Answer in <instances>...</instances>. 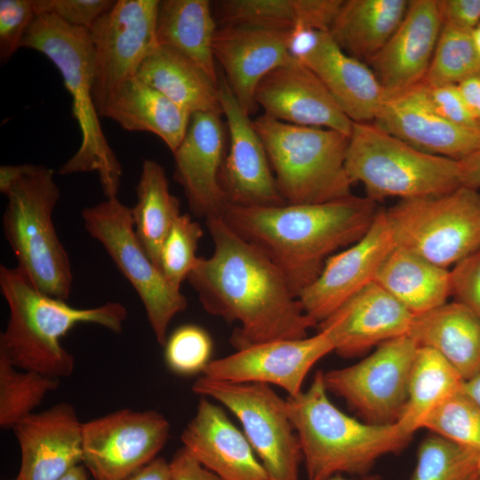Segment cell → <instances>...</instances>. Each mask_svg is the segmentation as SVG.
<instances>
[{"label": "cell", "instance_id": "6da1fadb", "mask_svg": "<svg viewBox=\"0 0 480 480\" xmlns=\"http://www.w3.org/2000/svg\"><path fill=\"white\" fill-rule=\"evenodd\" d=\"M205 222L213 252L208 258H197L187 280L206 312L239 324L231 344L240 349L308 337V331L317 324L305 313L271 260L236 233L222 217Z\"/></svg>", "mask_w": 480, "mask_h": 480}, {"label": "cell", "instance_id": "7a4b0ae2", "mask_svg": "<svg viewBox=\"0 0 480 480\" xmlns=\"http://www.w3.org/2000/svg\"><path fill=\"white\" fill-rule=\"evenodd\" d=\"M380 209L378 202L352 194L321 204L228 203L222 219L271 260L298 298L318 277L329 257L365 235Z\"/></svg>", "mask_w": 480, "mask_h": 480}, {"label": "cell", "instance_id": "3957f363", "mask_svg": "<svg viewBox=\"0 0 480 480\" xmlns=\"http://www.w3.org/2000/svg\"><path fill=\"white\" fill-rule=\"evenodd\" d=\"M0 291L9 308L8 323L0 334V356L19 369L59 380L75 369V357L60 344L61 337L80 324L119 333L128 316L119 302L71 307L38 291L17 267L0 266Z\"/></svg>", "mask_w": 480, "mask_h": 480}, {"label": "cell", "instance_id": "277c9868", "mask_svg": "<svg viewBox=\"0 0 480 480\" xmlns=\"http://www.w3.org/2000/svg\"><path fill=\"white\" fill-rule=\"evenodd\" d=\"M327 392L319 370L307 390L286 398L308 480L369 475L380 458L401 452L410 443L412 436L396 424L373 425L347 415Z\"/></svg>", "mask_w": 480, "mask_h": 480}, {"label": "cell", "instance_id": "5b68a950", "mask_svg": "<svg viewBox=\"0 0 480 480\" xmlns=\"http://www.w3.org/2000/svg\"><path fill=\"white\" fill-rule=\"evenodd\" d=\"M21 47L47 57L60 71L72 98L81 144L59 173L95 172L106 198L116 197L122 166L103 132L93 98L94 53L90 31L70 26L51 13L38 14Z\"/></svg>", "mask_w": 480, "mask_h": 480}, {"label": "cell", "instance_id": "8992f818", "mask_svg": "<svg viewBox=\"0 0 480 480\" xmlns=\"http://www.w3.org/2000/svg\"><path fill=\"white\" fill-rule=\"evenodd\" d=\"M4 195V234L16 257L17 268L41 292L67 300L73 277L68 252L52 218L60 197L53 170L22 164L20 174Z\"/></svg>", "mask_w": 480, "mask_h": 480}, {"label": "cell", "instance_id": "52a82bcc", "mask_svg": "<svg viewBox=\"0 0 480 480\" xmlns=\"http://www.w3.org/2000/svg\"><path fill=\"white\" fill-rule=\"evenodd\" d=\"M252 124L286 204H321L352 195L345 167L349 136L281 122L264 114Z\"/></svg>", "mask_w": 480, "mask_h": 480}, {"label": "cell", "instance_id": "ba28073f", "mask_svg": "<svg viewBox=\"0 0 480 480\" xmlns=\"http://www.w3.org/2000/svg\"><path fill=\"white\" fill-rule=\"evenodd\" d=\"M345 167L366 196L410 199L452 192L461 186L459 161L428 154L373 123H353Z\"/></svg>", "mask_w": 480, "mask_h": 480}, {"label": "cell", "instance_id": "9c48e42d", "mask_svg": "<svg viewBox=\"0 0 480 480\" xmlns=\"http://www.w3.org/2000/svg\"><path fill=\"white\" fill-rule=\"evenodd\" d=\"M396 247L448 268L480 248V193L460 186L385 210Z\"/></svg>", "mask_w": 480, "mask_h": 480}, {"label": "cell", "instance_id": "30bf717a", "mask_svg": "<svg viewBox=\"0 0 480 480\" xmlns=\"http://www.w3.org/2000/svg\"><path fill=\"white\" fill-rule=\"evenodd\" d=\"M192 391L219 402L238 419L269 480H299L303 461L300 441L286 399L270 385L228 382L202 375Z\"/></svg>", "mask_w": 480, "mask_h": 480}, {"label": "cell", "instance_id": "8fae6325", "mask_svg": "<svg viewBox=\"0 0 480 480\" xmlns=\"http://www.w3.org/2000/svg\"><path fill=\"white\" fill-rule=\"evenodd\" d=\"M82 217L87 232L103 245L138 293L156 340L164 347L172 320L187 308L188 301L146 253L136 236L131 209L111 197L83 209Z\"/></svg>", "mask_w": 480, "mask_h": 480}, {"label": "cell", "instance_id": "7c38bea8", "mask_svg": "<svg viewBox=\"0 0 480 480\" xmlns=\"http://www.w3.org/2000/svg\"><path fill=\"white\" fill-rule=\"evenodd\" d=\"M418 348L408 335L386 341L360 362L324 372L325 388L341 397L363 421L396 424L407 401Z\"/></svg>", "mask_w": 480, "mask_h": 480}, {"label": "cell", "instance_id": "4fadbf2b", "mask_svg": "<svg viewBox=\"0 0 480 480\" xmlns=\"http://www.w3.org/2000/svg\"><path fill=\"white\" fill-rule=\"evenodd\" d=\"M159 0H117L90 31L94 53L93 98L99 116L117 89L137 76L158 45Z\"/></svg>", "mask_w": 480, "mask_h": 480}, {"label": "cell", "instance_id": "5bb4252c", "mask_svg": "<svg viewBox=\"0 0 480 480\" xmlns=\"http://www.w3.org/2000/svg\"><path fill=\"white\" fill-rule=\"evenodd\" d=\"M169 435L156 411L117 410L83 423V463L94 480H124L156 458Z\"/></svg>", "mask_w": 480, "mask_h": 480}, {"label": "cell", "instance_id": "9a60e30c", "mask_svg": "<svg viewBox=\"0 0 480 480\" xmlns=\"http://www.w3.org/2000/svg\"><path fill=\"white\" fill-rule=\"evenodd\" d=\"M334 351L329 334L324 331L294 340H276L236 349L211 360L202 372L210 379L236 383L276 385L288 396H296L314 364Z\"/></svg>", "mask_w": 480, "mask_h": 480}, {"label": "cell", "instance_id": "2e32d148", "mask_svg": "<svg viewBox=\"0 0 480 480\" xmlns=\"http://www.w3.org/2000/svg\"><path fill=\"white\" fill-rule=\"evenodd\" d=\"M292 55L323 82L353 123H372L385 94L372 68L346 53L328 31L295 28Z\"/></svg>", "mask_w": 480, "mask_h": 480}, {"label": "cell", "instance_id": "e0dca14e", "mask_svg": "<svg viewBox=\"0 0 480 480\" xmlns=\"http://www.w3.org/2000/svg\"><path fill=\"white\" fill-rule=\"evenodd\" d=\"M395 246L386 212L380 209L365 235L329 257L318 277L300 292L298 299L305 313L318 325L375 280Z\"/></svg>", "mask_w": 480, "mask_h": 480}, {"label": "cell", "instance_id": "ac0fdd59", "mask_svg": "<svg viewBox=\"0 0 480 480\" xmlns=\"http://www.w3.org/2000/svg\"><path fill=\"white\" fill-rule=\"evenodd\" d=\"M219 95L229 136L220 177L228 202L241 206L285 204L264 143L223 75L220 76Z\"/></svg>", "mask_w": 480, "mask_h": 480}, {"label": "cell", "instance_id": "d6986e66", "mask_svg": "<svg viewBox=\"0 0 480 480\" xmlns=\"http://www.w3.org/2000/svg\"><path fill=\"white\" fill-rule=\"evenodd\" d=\"M220 116L193 114L183 140L172 153L173 179L182 187L193 214L205 220L222 217L229 203L220 179L227 139Z\"/></svg>", "mask_w": 480, "mask_h": 480}, {"label": "cell", "instance_id": "ffe728a7", "mask_svg": "<svg viewBox=\"0 0 480 480\" xmlns=\"http://www.w3.org/2000/svg\"><path fill=\"white\" fill-rule=\"evenodd\" d=\"M372 123L419 150L456 161L480 148V131L442 117L432 106L423 82L385 97Z\"/></svg>", "mask_w": 480, "mask_h": 480}, {"label": "cell", "instance_id": "44dd1931", "mask_svg": "<svg viewBox=\"0 0 480 480\" xmlns=\"http://www.w3.org/2000/svg\"><path fill=\"white\" fill-rule=\"evenodd\" d=\"M255 101L264 115L276 120L351 134L353 122L319 77L297 59L275 68L260 82Z\"/></svg>", "mask_w": 480, "mask_h": 480}, {"label": "cell", "instance_id": "7402d4cb", "mask_svg": "<svg viewBox=\"0 0 480 480\" xmlns=\"http://www.w3.org/2000/svg\"><path fill=\"white\" fill-rule=\"evenodd\" d=\"M292 30L247 26L218 28L213 39L215 60L249 116L258 108L255 92L260 82L275 68L295 59L291 52Z\"/></svg>", "mask_w": 480, "mask_h": 480}, {"label": "cell", "instance_id": "603a6c76", "mask_svg": "<svg viewBox=\"0 0 480 480\" xmlns=\"http://www.w3.org/2000/svg\"><path fill=\"white\" fill-rule=\"evenodd\" d=\"M12 429L21 457L14 480H60L83 463V423L68 403L34 412Z\"/></svg>", "mask_w": 480, "mask_h": 480}, {"label": "cell", "instance_id": "cb8c5ba5", "mask_svg": "<svg viewBox=\"0 0 480 480\" xmlns=\"http://www.w3.org/2000/svg\"><path fill=\"white\" fill-rule=\"evenodd\" d=\"M442 27L437 0L409 1L406 13L396 30L367 60L385 97L423 82Z\"/></svg>", "mask_w": 480, "mask_h": 480}, {"label": "cell", "instance_id": "d4e9b609", "mask_svg": "<svg viewBox=\"0 0 480 480\" xmlns=\"http://www.w3.org/2000/svg\"><path fill=\"white\" fill-rule=\"evenodd\" d=\"M413 318L411 311L373 281L318 326L329 334L338 355L354 357L408 335Z\"/></svg>", "mask_w": 480, "mask_h": 480}, {"label": "cell", "instance_id": "484cf974", "mask_svg": "<svg viewBox=\"0 0 480 480\" xmlns=\"http://www.w3.org/2000/svg\"><path fill=\"white\" fill-rule=\"evenodd\" d=\"M180 441L221 480H269L247 437L220 405L201 397Z\"/></svg>", "mask_w": 480, "mask_h": 480}, {"label": "cell", "instance_id": "4316f807", "mask_svg": "<svg viewBox=\"0 0 480 480\" xmlns=\"http://www.w3.org/2000/svg\"><path fill=\"white\" fill-rule=\"evenodd\" d=\"M191 116L137 76L117 89L100 114L126 131L156 135L172 153L183 140Z\"/></svg>", "mask_w": 480, "mask_h": 480}, {"label": "cell", "instance_id": "83f0119b", "mask_svg": "<svg viewBox=\"0 0 480 480\" xmlns=\"http://www.w3.org/2000/svg\"><path fill=\"white\" fill-rule=\"evenodd\" d=\"M408 336L442 355L464 380L480 371V317L461 303L414 316Z\"/></svg>", "mask_w": 480, "mask_h": 480}, {"label": "cell", "instance_id": "f1b7e54d", "mask_svg": "<svg viewBox=\"0 0 480 480\" xmlns=\"http://www.w3.org/2000/svg\"><path fill=\"white\" fill-rule=\"evenodd\" d=\"M208 0L160 1L156 20L157 44L181 53L197 65L219 86L213 54L218 29Z\"/></svg>", "mask_w": 480, "mask_h": 480}, {"label": "cell", "instance_id": "f546056e", "mask_svg": "<svg viewBox=\"0 0 480 480\" xmlns=\"http://www.w3.org/2000/svg\"><path fill=\"white\" fill-rule=\"evenodd\" d=\"M136 76L191 115H223L219 86L197 65L173 49L157 45L141 63Z\"/></svg>", "mask_w": 480, "mask_h": 480}, {"label": "cell", "instance_id": "4dcf8cb0", "mask_svg": "<svg viewBox=\"0 0 480 480\" xmlns=\"http://www.w3.org/2000/svg\"><path fill=\"white\" fill-rule=\"evenodd\" d=\"M374 281L414 316L446 303L452 295L448 268L396 246Z\"/></svg>", "mask_w": 480, "mask_h": 480}, {"label": "cell", "instance_id": "1f68e13d", "mask_svg": "<svg viewBox=\"0 0 480 480\" xmlns=\"http://www.w3.org/2000/svg\"><path fill=\"white\" fill-rule=\"evenodd\" d=\"M408 5L406 0H346L330 34L346 53L367 61L396 30Z\"/></svg>", "mask_w": 480, "mask_h": 480}, {"label": "cell", "instance_id": "d6a6232c", "mask_svg": "<svg viewBox=\"0 0 480 480\" xmlns=\"http://www.w3.org/2000/svg\"><path fill=\"white\" fill-rule=\"evenodd\" d=\"M135 189L137 202L131 209L134 231L146 253L159 268L164 242L181 214L180 200L170 191L164 167L151 159L143 160Z\"/></svg>", "mask_w": 480, "mask_h": 480}, {"label": "cell", "instance_id": "836d02e7", "mask_svg": "<svg viewBox=\"0 0 480 480\" xmlns=\"http://www.w3.org/2000/svg\"><path fill=\"white\" fill-rule=\"evenodd\" d=\"M464 381L442 355L430 348L419 347L410 374L407 401L396 422L399 429L412 436L436 406L463 388Z\"/></svg>", "mask_w": 480, "mask_h": 480}, {"label": "cell", "instance_id": "e575fe53", "mask_svg": "<svg viewBox=\"0 0 480 480\" xmlns=\"http://www.w3.org/2000/svg\"><path fill=\"white\" fill-rule=\"evenodd\" d=\"M59 384V379L19 369L0 356V427L13 428Z\"/></svg>", "mask_w": 480, "mask_h": 480}, {"label": "cell", "instance_id": "d590c367", "mask_svg": "<svg viewBox=\"0 0 480 480\" xmlns=\"http://www.w3.org/2000/svg\"><path fill=\"white\" fill-rule=\"evenodd\" d=\"M477 75H480V54L471 31L443 24L423 83L429 86L458 85Z\"/></svg>", "mask_w": 480, "mask_h": 480}, {"label": "cell", "instance_id": "8d00e7d4", "mask_svg": "<svg viewBox=\"0 0 480 480\" xmlns=\"http://www.w3.org/2000/svg\"><path fill=\"white\" fill-rule=\"evenodd\" d=\"M480 458L437 435L425 438L410 480H477Z\"/></svg>", "mask_w": 480, "mask_h": 480}, {"label": "cell", "instance_id": "74e56055", "mask_svg": "<svg viewBox=\"0 0 480 480\" xmlns=\"http://www.w3.org/2000/svg\"><path fill=\"white\" fill-rule=\"evenodd\" d=\"M423 428L434 432L480 458V405L463 388L436 406Z\"/></svg>", "mask_w": 480, "mask_h": 480}, {"label": "cell", "instance_id": "f35d334b", "mask_svg": "<svg viewBox=\"0 0 480 480\" xmlns=\"http://www.w3.org/2000/svg\"><path fill=\"white\" fill-rule=\"evenodd\" d=\"M213 5V14L220 27L292 30L296 26V0H221Z\"/></svg>", "mask_w": 480, "mask_h": 480}, {"label": "cell", "instance_id": "ab89813d", "mask_svg": "<svg viewBox=\"0 0 480 480\" xmlns=\"http://www.w3.org/2000/svg\"><path fill=\"white\" fill-rule=\"evenodd\" d=\"M203 233L198 222L188 214H180L164 242L159 268L176 290L180 291L197 260L196 251Z\"/></svg>", "mask_w": 480, "mask_h": 480}, {"label": "cell", "instance_id": "60d3db41", "mask_svg": "<svg viewBox=\"0 0 480 480\" xmlns=\"http://www.w3.org/2000/svg\"><path fill=\"white\" fill-rule=\"evenodd\" d=\"M164 347L167 366L179 375L202 373L211 362L212 338L204 328L196 324L178 327L168 336Z\"/></svg>", "mask_w": 480, "mask_h": 480}, {"label": "cell", "instance_id": "b9f144b4", "mask_svg": "<svg viewBox=\"0 0 480 480\" xmlns=\"http://www.w3.org/2000/svg\"><path fill=\"white\" fill-rule=\"evenodd\" d=\"M36 17L34 0H0V60L7 62L21 47Z\"/></svg>", "mask_w": 480, "mask_h": 480}, {"label": "cell", "instance_id": "7bdbcfd3", "mask_svg": "<svg viewBox=\"0 0 480 480\" xmlns=\"http://www.w3.org/2000/svg\"><path fill=\"white\" fill-rule=\"evenodd\" d=\"M116 1L112 0H34L36 15L51 13L63 22L91 30L108 12Z\"/></svg>", "mask_w": 480, "mask_h": 480}, {"label": "cell", "instance_id": "ee69618b", "mask_svg": "<svg viewBox=\"0 0 480 480\" xmlns=\"http://www.w3.org/2000/svg\"><path fill=\"white\" fill-rule=\"evenodd\" d=\"M450 272L455 301L480 317V248L456 263Z\"/></svg>", "mask_w": 480, "mask_h": 480}, {"label": "cell", "instance_id": "f6af8a7d", "mask_svg": "<svg viewBox=\"0 0 480 480\" xmlns=\"http://www.w3.org/2000/svg\"><path fill=\"white\" fill-rule=\"evenodd\" d=\"M426 86L428 99L444 119L460 127L480 131L456 84Z\"/></svg>", "mask_w": 480, "mask_h": 480}, {"label": "cell", "instance_id": "bcb514c9", "mask_svg": "<svg viewBox=\"0 0 480 480\" xmlns=\"http://www.w3.org/2000/svg\"><path fill=\"white\" fill-rule=\"evenodd\" d=\"M344 0H296L294 28L330 32Z\"/></svg>", "mask_w": 480, "mask_h": 480}, {"label": "cell", "instance_id": "7dc6e473", "mask_svg": "<svg viewBox=\"0 0 480 480\" xmlns=\"http://www.w3.org/2000/svg\"><path fill=\"white\" fill-rule=\"evenodd\" d=\"M443 24L472 31L480 23V0H437Z\"/></svg>", "mask_w": 480, "mask_h": 480}, {"label": "cell", "instance_id": "c3c4849f", "mask_svg": "<svg viewBox=\"0 0 480 480\" xmlns=\"http://www.w3.org/2000/svg\"><path fill=\"white\" fill-rule=\"evenodd\" d=\"M170 480H221L204 468L186 448H180L170 461Z\"/></svg>", "mask_w": 480, "mask_h": 480}, {"label": "cell", "instance_id": "681fc988", "mask_svg": "<svg viewBox=\"0 0 480 480\" xmlns=\"http://www.w3.org/2000/svg\"><path fill=\"white\" fill-rule=\"evenodd\" d=\"M458 87L469 112L480 127V75L462 81Z\"/></svg>", "mask_w": 480, "mask_h": 480}, {"label": "cell", "instance_id": "f907efd6", "mask_svg": "<svg viewBox=\"0 0 480 480\" xmlns=\"http://www.w3.org/2000/svg\"><path fill=\"white\" fill-rule=\"evenodd\" d=\"M459 163L461 186L478 190L480 188V148Z\"/></svg>", "mask_w": 480, "mask_h": 480}, {"label": "cell", "instance_id": "816d5d0a", "mask_svg": "<svg viewBox=\"0 0 480 480\" xmlns=\"http://www.w3.org/2000/svg\"><path fill=\"white\" fill-rule=\"evenodd\" d=\"M170 461L156 457L148 464L125 478L124 480H170Z\"/></svg>", "mask_w": 480, "mask_h": 480}, {"label": "cell", "instance_id": "f5cc1de1", "mask_svg": "<svg viewBox=\"0 0 480 480\" xmlns=\"http://www.w3.org/2000/svg\"><path fill=\"white\" fill-rule=\"evenodd\" d=\"M22 170V164L1 165L0 167V191L4 192L12 182L19 177Z\"/></svg>", "mask_w": 480, "mask_h": 480}, {"label": "cell", "instance_id": "db71d44e", "mask_svg": "<svg viewBox=\"0 0 480 480\" xmlns=\"http://www.w3.org/2000/svg\"><path fill=\"white\" fill-rule=\"evenodd\" d=\"M463 390L480 405V371L464 381Z\"/></svg>", "mask_w": 480, "mask_h": 480}, {"label": "cell", "instance_id": "11a10c76", "mask_svg": "<svg viewBox=\"0 0 480 480\" xmlns=\"http://www.w3.org/2000/svg\"><path fill=\"white\" fill-rule=\"evenodd\" d=\"M60 480H89V478L84 467L78 465L68 471Z\"/></svg>", "mask_w": 480, "mask_h": 480}, {"label": "cell", "instance_id": "9f6ffc18", "mask_svg": "<svg viewBox=\"0 0 480 480\" xmlns=\"http://www.w3.org/2000/svg\"><path fill=\"white\" fill-rule=\"evenodd\" d=\"M327 480H384V479L380 477V476L369 474L366 476H359L356 479L346 477L344 475H336L328 478Z\"/></svg>", "mask_w": 480, "mask_h": 480}, {"label": "cell", "instance_id": "6f0895ef", "mask_svg": "<svg viewBox=\"0 0 480 480\" xmlns=\"http://www.w3.org/2000/svg\"><path fill=\"white\" fill-rule=\"evenodd\" d=\"M471 36L475 47L480 54V23L471 31Z\"/></svg>", "mask_w": 480, "mask_h": 480}, {"label": "cell", "instance_id": "680465c9", "mask_svg": "<svg viewBox=\"0 0 480 480\" xmlns=\"http://www.w3.org/2000/svg\"><path fill=\"white\" fill-rule=\"evenodd\" d=\"M477 480H480V466H479V474H478V478Z\"/></svg>", "mask_w": 480, "mask_h": 480}, {"label": "cell", "instance_id": "91938a15", "mask_svg": "<svg viewBox=\"0 0 480 480\" xmlns=\"http://www.w3.org/2000/svg\"><path fill=\"white\" fill-rule=\"evenodd\" d=\"M6 480V479H5ZM9 480H14V479H9Z\"/></svg>", "mask_w": 480, "mask_h": 480}]
</instances>
